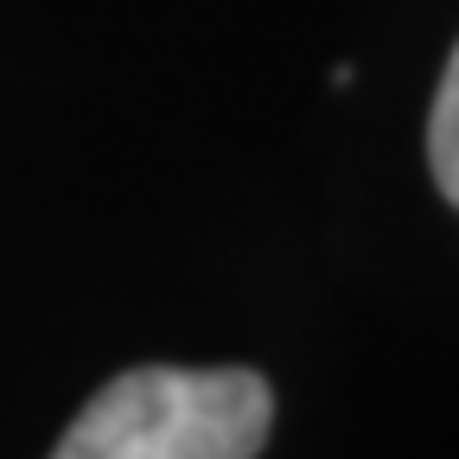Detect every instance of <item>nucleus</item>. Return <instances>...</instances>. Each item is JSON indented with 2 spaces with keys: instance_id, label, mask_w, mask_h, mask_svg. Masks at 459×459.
<instances>
[{
  "instance_id": "1",
  "label": "nucleus",
  "mask_w": 459,
  "mask_h": 459,
  "mask_svg": "<svg viewBox=\"0 0 459 459\" xmlns=\"http://www.w3.org/2000/svg\"><path fill=\"white\" fill-rule=\"evenodd\" d=\"M274 428V395L255 370L141 364L102 383L51 459H255Z\"/></svg>"
},
{
  "instance_id": "2",
  "label": "nucleus",
  "mask_w": 459,
  "mask_h": 459,
  "mask_svg": "<svg viewBox=\"0 0 459 459\" xmlns=\"http://www.w3.org/2000/svg\"><path fill=\"white\" fill-rule=\"evenodd\" d=\"M428 160H434V186L459 204V45L446 57V77L428 108Z\"/></svg>"
}]
</instances>
